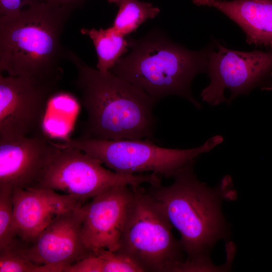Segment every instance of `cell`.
Instances as JSON below:
<instances>
[{
    "mask_svg": "<svg viewBox=\"0 0 272 272\" xmlns=\"http://www.w3.org/2000/svg\"><path fill=\"white\" fill-rule=\"evenodd\" d=\"M74 10L44 2L1 16V72L57 89L69 50L60 37Z\"/></svg>",
    "mask_w": 272,
    "mask_h": 272,
    "instance_id": "1",
    "label": "cell"
},
{
    "mask_svg": "<svg viewBox=\"0 0 272 272\" xmlns=\"http://www.w3.org/2000/svg\"><path fill=\"white\" fill-rule=\"evenodd\" d=\"M67 59L77 69L75 84L87 112L81 137L105 140L153 137L156 101L110 71L102 72L88 65L70 49Z\"/></svg>",
    "mask_w": 272,
    "mask_h": 272,
    "instance_id": "2",
    "label": "cell"
},
{
    "mask_svg": "<svg viewBox=\"0 0 272 272\" xmlns=\"http://www.w3.org/2000/svg\"><path fill=\"white\" fill-rule=\"evenodd\" d=\"M195 160L181 169L168 186L151 185L147 192L157 202L169 222L179 232L187 258L188 271H205L213 265L209 252L226 236V225L221 203L227 197L231 179L225 177L218 188L199 181L193 171Z\"/></svg>",
    "mask_w": 272,
    "mask_h": 272,
    "instance_id": "3",
    "label": "cell"
},
{
    "mask_svg": "<svg viewBox=\"0 0 272 272\" xmlns=\"http://www.w3.org/2000/svg\"><path fill=\"white\" fill-rule=\"evenodd\" d=\"M130 52L120 57L110 71L142 89L155 101L175 95L200 109L191 84L194 77L208 72L213 40L199 50H191L154 29L138 39H128Z\"/></svg>",
    "mask_w": 272,
    "mask_h": 272,
    "instance_id": "4",
    "label": "cell"
},
{
    "mask_svg": "<svg viewBox=\"0 0 272 272\" xmlns=\"http://www.w3.org/2000/svg\"><path fill=\"white\" fill-rule=\"evenodd\" d=\"M134 197L117 251L144 271H175L184 261L180 241L172 226L152 197L141 186L133 188Z\"/></svg>",
    "mask_w": 272,
    "mask_h": 272,
    "instance_id": "5",
    "label": "cell"
},
{
    "mask_svg": "<svg viewBox=\"0 0 272 272\" xmlns=\"http://www.w3.org/2000/svg\"><path fill=\"white\" fill-rule=\"evenodd\" d=\"M223 141L221 135H217L199 147L188 149L159 147L149 139L105 140L80 137L67 139L60 144L81 150L118 173L134 174L151 171L169 178Z\"/></svg>",
    "mask_w": 272,
    "mask_h": 272,
    "instance_id": "6",
    "label": "cell"
},
{
    "mask_svg": "<svg viewBox=\"0 0 272 272\" xmlns=\"http://www.w3.org/2000/svg\"><path fill=\"white\" fill-rule=\"evenodd\" d=\"M46 167L37 187L63 191L82 203L114 186L135 188L143 183L161 184V176L116 173L102 166V162L81 150L62 146Z\"/></svg>",
    "mask_w": 272,
    "mask_h": 272,
    "instance_id": "7",
    "label": "cell"
},
{
    "mask_svg": "<svg viewBox=\"0 0 272 272\" xmlns=\"http://www.w3.org/2000/svg\"><path fill=\"white\" fill-rule=\"evenodd\" d=\"M207 73L210 83L200 96L211 106L230 104L236 96L248 95L255 88L271 90L272 50L240 51L216 41L209 54Z\"/></svg>",
    "mask_w": 272,
    "mask_h": 272,
    "instance_id": "8",
    "label": "cell"
},
{
    "mask_svg": "<svg viewBox=\"0 0 272 272\" xmlns=\"http://www.w3.org/2000/svg\"><path fill=\"white\" fill-rule=\"evenodd\" d=\"M57 89L22 77L0 75V139H14L44 132L49 101Z\"/></svg>",
    "mask_w": 272,
    "mask_h": 272,
    "instance_id": "9",
    "label": "cell"
},
{
    "mask_svg": "<svg viewBox=\"0 0 272 272\" xmlns=\"http://www.w3.org/2000/svg\"><path fill=\"white\" fill-rule=\"evenodd\" d=\"M134 197L132 187L117 185L101 192L91 202L81 206L82 236L89 249L118 250Z\"/></svg>",
    "mask_w": 272,
    "mask_h": 272,
    "instance_id": "10",
    "label": "cell"
},
{
    "mask_svg": "<svg viewBox=\"0 0 272 272\" xmlns=\"http://www.w3.org/2000/svg\"><path fill=\"white\" fill-rule=\"evenodd\" d=\"M82 206L61 214L34 241L27 243L25 253L32 262L63 272L91 254L92 251L86 246L82 236Z\"/></svg>",
    "mask_w": 272,
    "mask_h": 272,
    "instance_id": "11",
    "label": "cell"
},
{
    "mask_svg": "<svg viewBox=\"0 0 272 272\" xmlns=\"http://www.w3.org/2000/svg\"><path fill=\"white\" fill-rule=\"evenodd\" d=\"M58 149L44 132L0 139V186L13 190L37 187Z\"/></svg>",
    "mask_w": 272,
    "mask_h": 272,
    "instance_id": "12",
    "label": "cell"
},
{
    "mask_svg": "<svg viewBox=\"0 0 272 272\" xmlns=\"http://www.w3.org/2000/svg\"><path fill=\"white\" fill-rule=\"evenodd\" d=\"M12 198L18 237L27 243L61 214L82 205L70 195L41 187L14 189Z\"/></svg>",
    "mask_w": 272,
    "mask_h": 272,
    "instance_id": "13",
    "label": "cell"
},
{
    "mask_svg": "<svg viewBox=\"0 0 272 272\" xmlns=\"http://www.w3.org/2000/svg\"><path fill=\"white\" fill-rule=\"evenodd\" d=\"M214 8L236 23L249 44L272 50V0H193Z\"/></svg>",
    "mask_w": 272,
    "mask_h": 272,
    "instance_id": "14",
    "label": "cell"
},
{
    "mask_svg": "<svg viewBox=\"0 0 272 272\" xmlns=\"http://www.w3.org/2000/svg\"><path fill=\"white\" fill-rule=\"evenodd\" d=\"M80 32L92 40L98 57L96 67L100 72L109 71L129 48L128 39L112 26L99 29L82 28Z\"/></svg>",
    "mask_w": 272,
    "mask_h": 272,
    "instance_id": "15",
    "label": "cell"
},
{
    "mask_svg": "<svg viewBox=\"0 0 272 272\" xmlns=\"http://www.w3.org/2000/svg\"><path fill=\"white\" fill-rule=\"evenodd\" d=\"M144 269L128 256L102 248L74 263L64 272H142Z\"/></svg>",
    "mask_w": 272,
    "mask_h": 272,
    "instance_id": "16",
    "label": "cell"
},
{
    "mask_svg": "<svg viewBox=\"0 0 272 272\" xmlns=\"http://www.w3.org/2000/svg\"><path fill=\"white\" fill-rule=\"evenodd\" d=\"M107 1L118 7L112 26L125 36L136 31L147 20L155 18L160 13L158 8L148 2L139 0Z\"/></svg>",
    "mask_w": 272,
    "mask_h": 272,
    "instance_id": "17",
    "label": "cell"
},
{
    "mask_svg": "<svg viewBox=\"0 0 272 272\" xmlns=\"http://www.w3.org/2000/svg\"><path fill=\"white\" fill-rule=\"evenodd\" d=\"M27 243L17 236L0 248V272H56L49 266L32 262L25 253Z\"/></svg>",
    "mask_w": 272,
    "mask_h": 272,
    "instance_id": "18",
    "label": "cell"
},
{
    "mask_svg": "<svg viewBox=\"0 0 272 272\" xmlns=\"http://www.w3.org/2000/svg\"><path fill=\"white\" fill-rule=\"evenodd\" d=\"M13 190L0 186V248L18 236L13 215Z\"/></svg>",
    "mask_w": 272,
    "mask_h": 272,
    "instance_id": "19",
    "label": "cell"
},
{
    "mask_svg": "<svg viewBox=\"0 0 272 272\" xmlns=\"http://www.w3.org/2000/svg\"><path fill=\"white\" fill-rule=\"evenodd\" d=\"M44 2L45 0H0V16L15 13Z\"/></svg>",
    "mask_w": 272,
    "mask_h": 272,
    "instance_id": "20",
    "label": "cell"
},
{
    "mask_svg": "<svg viewBox=\"0 0 272 272\" xmlns=\"http://www.w3.org/2000/svg\"><path fill=\"white\" fill-rule=\"evenodd\" d=\"M86 0H45V2L54 5L69 6L75 9L83 6Z\"/></svg>",
    "mask_w": 272,
    "mask_h": 272,
    "instance_id": "21",
    "label": "cell"
}]
</instances>
